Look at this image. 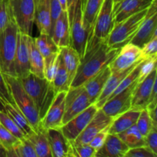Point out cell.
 I'll use <instances>...</instances> for the list:
<instances>
[{
	"instance_id": "cell-1",
	"label": "cell",
	"mask_w": 157,
	"mask_h": 157,
	"mask_svg": "<svg viewBox=\"0 0 157 157\" xmlns=\"http://www.w3.org/2000/svg\"><path fill=\"white\" fill-rule=\"evenodd\" d=\"M119 51V48L110 47L106 40L97 39L89 35L85 52L70 87L83 85L87 80L108 66Z\"/></svg>"
},
{
	"instance_id": "cell-2",
	"label": "cell",
	"mask_w": 157,
	"mask_h": 157,
	"mask_svg": "<svg viewBox=\"0 0 157 157\" xmlns=\"http://www.w3.org/2000/svg\"><path fill=\"white\" fill-rule=\"evenodd\" d=\"M18 79L35 104L40 118L42 120L56 94L52 84L44 78H39L31 72Z\"/></svg>"
},
{
	"instance_id": "cell-3",
	"label": "cell",
	"mask_w": 157,
	"mask_h": 157,
	"mask_svg": "<svg viewBox=\"0 0 157 157\" xmlns=\"http://www.w3.org/2000/svg\"><path fill=\"white\" fill-rule=\"evenodd\" d=\"M3 76L15 105L25 117L34 130H38L42 127L39 113L32 100L21 85L19 79L16 77L6 74H3Z\"/></svg>"
},
{
	"instance_id": "cell-4",
	"label": "cell",
	"mask_w": 157,
	"mask_h": 157,
	"mask_svg": "<svg viewBox=\"0 0 157 157\" xmlns=\"http://www.w3.org/2000/svg\"><path fill=\"white\" fill-rule=\"evenodd\" d=\"M18 32L19 29L12 15L5 30L0 34V71L15 77V55Z\"/></svg>"
},
{
	"instance_id": "cell-5",
	"label": "cell",
	"mask_w": 157,
	"mask_h": 157,
	"mask_svg": "<svg viewBox=\"0 0 157 157\" xmlns=\"http://www.w3.org/2000/svg\"><path fill=\"white\" fill-rule=\"evenodd\" d=\"M147 9L140 11L120 22L115 23L106 40L107 44L113 48L120 49L126 44L130 43L146 17Z\"/></svg>"
},
{
	"instance_id": "cell-6",
	"label": "cell",
	"mask_w": 157,
	"mask_h": 157,
	"mask_svg": "<svg viewBox=\"0 0 157 157\" xmlns=\"http://www.w3.org/2000/svg\"><path fill=\"white\" fill-rule=\"evenodd\" d=\"M9 5L20 32L32 36L35 24V0H9Z\"/></svg>"
},
{
	"instance_id": "cell-7",
	"label": "cell",
	"mask_w": 157,
	"mask_h": 157,
	"mask_svg": "<svg viewBox=\"0 0 157 157\" xmlns=\"http://www.w3.org/2000/svg\"><path fill=\"white\" fill-rule=\"evenodd\" d=\"M92 104L93 103L84 86L70 87L66 94L62 125L81 113Z\"/></svg>"
},
{
	"instance_id": "cell-8",
	"label": "cell",
	"mask_w": 157,
	"mask_h": 157,
	"mask_svg": "<svg viewBox=\"0 0 157 157\" xmlns=\"http://www.w3.org/2000/svg\"><path fill=\"white\" fill-rule=\"evenodd\" d=\"M82 9V2H78L75 7L73 15L69 19L71 35L70 46L78 52L80 58H82L84 55L89 36V32L86 30L83 24Z\"/></svg>"
},
{
	"instance_id": "cell-9",
	"label": "cell",
	"mask_w": 157,
	"mask_h": 157,
	"mask_svg": "<svg viewBox=\"0 0 157 157\" xmlns=\"http://www.w3.org/2000/svg\"><path fill=\"white\" fill-rule=\"evenodd\" d=\"M113 8V0H104L95 19L93 29L89 34L90 36L99 40H107L115 24Z\"/></svg>"
},
{
	"instance_id": "cell-10",
	"label": "cell",
	"mask_w": 157,
	"mask_h": 157,
	"mask_svg": "<svg viewBox=\"0 0 157 157\" xmlns=\"http://www.w3.org/2000/svg\"><path fill=\"white\" fill-rule=\"evenodd\" d=\"M140 48L132 43H127L120 48L119 52L109 64L111 72L123 71L133 67L139 61L145 59Z\"/></svg>"
},
{
	"instance_id": "cell-11",
	"label": "cell",
	"mask_w": 157,
	"mask_h": 157,
	"mask_svg": "<svg viewBox=\"0 0 157 157\" xmlns=\"http://www.w3.org/2000/svg\"><path fill=\"white\" fill-rule=\"evenodd\" d=\"M156 35H157V2L154 0L147 9L146 17L130 43L141 48Z\"/></svg>"
},
{
	"instance_id": "cell-12",
	"label": "cell",
	"mask_w": 157,
	"mask_h": 157,
	"mask_svg": "<svg viewBox=\"0 0 157 157\" xmlns=\"http://www.w3.org/2000/svg\"><path fill=\"white\" fill-rule=\"evenodd\" d=\"M137 83V81H136L125 90L109 98L100 109H101L107 116L113 119L130 110L131 107L132 95Z\"/></svg>"
},
{
	"instance_id": "cell-13",
	"label": "cell",
	"mask_w": 157,
	"mask_h": 157,
	"mask_svg": "<svg viewBox=\"0 0 157 157\" xmlns=\"http://www.w3.org/2000/svg\"><path fill=\"white\" fill-rule=\"evenodd\" d=\"M98 110V107L92 104L79 114L63 124L60 127L63 134L68 140H75L87 127Z\"/></svg>"
},
{
	"instance_id": "cell-14",
	"label": "cell",
	"mask_w": 157,
	"mask_h": 157,
	"mask_svg": "<svg viewBox=\"0 0 157 157\" xmlns=\"http://www.w3.org/2000/svg\"><path fill=\"white\" fill-rule=\"evenodd\" d=\"M156 68L150 72L142 81L137 83L133 90L131 100V109L141 110L145 109L150 101L153 84L156 81Z\"/></svg>"
},
{
	"instance_id": "cell-15",
	"label": "cell",
	"mask_w": 157,
	"mask_h": 157,
	"mask_svg": "<svg viewBox=\"0 0 157 157\" xmlns=\"http://www.w3.org/2000/svg\"><path fill=\"white\" fill-rule=\"evenodd\" d=\"M66 94V91H61L55 94L52 104L41 120V127L45 130L58 128L62 126Z\"/></svg>"
},
{
	"instance_id": "cell-16",
	"label": "cell",
	"mask_w": 157,
	"mask_h": 157,
	"mask_svg": "<svg viewBox=\"0 0 157 157\" xmlns=\"http://www.w3.org/2000/svg\"><path fill=\"white\" fill-rule=\"evenodd\" d=\"M29 36L20 31L18 32L15 55V72L18 78L30 73Z\"/></svg>"
},
{
	"instance_id": "cell-17",
	"label": "cell",
	"mask_w": 157,
	"mask_h": 157,
	"mask_svg": "<svg viewBox=\"0 0 157 157\" xmlns=\"http://www.w3.org/2000/svg\"><path fill=\"white\" fill-rule=\"evenodd\" d=\"M112 121L113 118L107 116L101 109H98L87 127L73 141L76 144H88L95 135L110 126Z\"/></svg>"
},
{
	"instance_id": "cell-18",
	"label": "cell",
	"mask_w": 157,
	"mask_h": 157,
	"mask_svg": "<svg viewBox=\"0 0 157 157\" xmlns=\"http://www.w3.org/2000/svg\"><path fill=\"white\" fill-rule=\"evenodd\" d=\"M46 131L52 156H75L71 143L63 134L60 127L47 129Z\"/></svg>"
},
{
	"instance_id": "cell-19",
	"label": "cell",
	"mask_w": 157,
	"mask_h": 157,
	"mask_svg": "<svg viewBox=\"0 0 157 157\" xmlns=\"http://www.w3.org/2000/svg\"><path fill=\"white\" fill-rule=\"evenodd\" d=\"M154 0H121L113 4L114 22L117 23L125 18L147 9Z\"/></svg>"
},
{
	"instance_id": "cell-20",
	"label": "cell",
	"mask_w": 157,
	"mask_h": 157,
	"mask_svg": "<svg viewBox=\"0 0 157 157\" xmlns=\"http://www.w3.org/2000/svg\"><path fill=\"white\" fill-rule=\"evenodd\" d=\"M51 36L58 47L70 46V23L67 11H62L59 17L57 18L52 28Z\"/></svg>"
},
{
	"instance_id": "cell-21",
	"label": "cell",
	"mask_w": 157,
	"mask_h": 157,
	"mask_svg": "<svg viewBox=\"0 0 157 157\" xmlns=\"http://www.w3.org/2000/svg\"><path fill=\"white\" fill-rule=\"evenodd\" d=\"M129 147L117 134L108 133L102 147L96 152L95 157H124Z\"/></svg>"
},
{
	"instance_id": "cell-22",
	"label": "cell",
	"mask_w": 157,
	"mask_h": 157,
	"mask_svg": "<svg viewBox=\"0 0 157 157\" xmlns=\"http://www.w3.org/2000/svg\"><path fill=\"white\" fill-rule=\"evenodd\" d=\"M35 24L39 34L52 33L50 0H35Z\"/></svg>"
},
{
	"instance_id": "cell-23",
	"label": "cell",
	"mask_w": 157,
	"mask_h": 157,
	"mask_svg": "<svg viewBox=\"0 0 157 157\" xmlns=\"http://www.w3.org/2000/svg\"><path fill=\"white\" fill-rule=\"evenodd\" d=\"M110 75H111V71L109 66H107L83 84L93 104H94L99 98Z\"/></svg>"
},
{
	"instance_id": "cell-24",
	"label": "cell",
	"mask_w": 157,
	"mask_h": 157,
	"mask_svg": "<svg viewBox=\"0 0 157 157\" xmlns=\"http://www.w3.org/2000/svg\"><path fill=\"white\" fill-rule=\"evenodd\" d=\"M141 110L131 109L118 115L112 121L109 126L108 133L111 134H119L127 130L132 126L135 125L137 121Z\"/></svg>"
},
{
	"instance_id": "cell-25",
	"label": "cell",
	"mask_w": 157,
	"mask_h": 157,
	"mask_svg": "<svg viewBox=\"0 0 157 157\" xmlns=\"http://www.w3.org/2000/svg\"><path fill=\"white\" fill-rule=\"evenodd\" d=\"M135 65H136V64H135ZM134 66H133V67H134ZM133 67L127 69V70L123 71L111 72V75L109 77L107 83H106L105 85H104V88H103L99 98H98L96 102L94 103V104L98 107V109L101 108V107H102L103 104L108 100V98H110V95L113 94V92L114 91V90H116L117 87H118L120 83L122 81V80L125 78L126 75L130 71V70H131Z\"/></svg>"
},
{
	"instance_id": "cell-26",
	"label": "cell",
	"mask_w": 157,
	"mask_h": 157,
	"mask_svg": "<svg viewBox=\"0 0 157 157\" xmlns=\"http://www.w3.org/2000/svg\"><path fill=\"white\" fill-rule=\"evenodd\" d=\"M25 137L33 146L37 157H52L45 129L41 127L38 130Z\"/></svg>"
},
{
	"instance_id": "cell-27",
	"label": "cell",
	"mask_w": 157,
	"mask_h": 157,
	"mask_svg": "<svg viewBox=\"0 0 157 157\" xmlns=\"http://www.w3.org/2000/svg\"><path fill=\"white\" fill-rule=\"evenodd\" d=\"M60 55L67 70V76H68V84L69 86H71V84L75 78V74L79 66L81 58L78 52L71 46L60 48Z\"/></svg>"
},
{
	"instance_id": "cell-28",
	"label": "cell",
	"mask_w": 157,
	"mask_h": 157,
	"mask_svg": "<svg viewBox=\"0 0 157 157\" xmlns=\"http://www.w3.org/2000/svg\"><path fill=\"white\" fill-rule=\"evenodd\" d=\"M29 63H30V72L39 78H44V61L42 55L37 48L35 39L32 36H29Z\"/></svg>"
},
{
	"instance_id": "cell-29",
	"label": "cell",
	"mask_w": 157,
	"mask_h": 157,
	"mask_svg": "<svg viewBox=\"0 0 157 157\" xmlns=\"http://www.w3.org/2000/svg\"><path fill=\"white\" fill-rule=\"evenodd\" d=\"M104 0H86L82 9L83 24L86 30L90 33L94 25L98 12Z\"/></svg>"
},
{
	"instance_id": "cell-30",
	"label": "cell",
	"mask_w": 157,
	"mask_h": 157,
	"mask_svg": "<svg viewBox=\"0 0 157 157\" xmlns=\"http://www.w3.org/2000/svg\"><path fill=\"white\" fill-rule=\"evenodd\" d=\"M5 110H6L7 114L12 118V121L21 130L25 136H29L35 132V130L32 128V127L29 124L25 117L17 108L16 106L6 103L5 104Z\"/></svg>"
},
{
	"instance_id": "cell-31",
	"label": "cell",
	"mask_w": 157,
	"mask_h": 157,
	"mask_svg": "<svg viewBox=\"0 0 157 157\" xmlns=\"http://www.w3.org/2000/svg\"><path fill=\"white\" fill-rule=\"evenodd\" d=\"M37 48L42 55L44 60L60 52V48L56 45L52 36L47 34H39V36L34 38Z\"/></svg>"
},
{
	"instance_id": "cell-32",
	"label": "cell",
	"mask_w": 157,
	"mask_h": 157,
	"mask_svg": "<svg viewBox=\"0 0 157 157\" xmlns=\"http://www.w3.org/2000/svg\"><path fill=\"white\" fill-rule=\"evenodd\" d=\"M117 135L129 149L146 146L145 139L140 133L136 124Z\"/></svg>"
},
{
	"instance_id": "cell-33",
	"label": "cell",
	"mask_w": 157,
	"mask_h": 157,
	"mask_svg": "<svg viewBox=\"0 0 157 157\" xmlns=\"http://www.w3.org/2000/svg\"><path fill=\"white\" fill-rule=\"evenodd\" d=\"M52 84L55 94L61 91L67 92V90L70 88V86L68 84L67 72L65 68V66L63 63L62 59H61V55H60V62L58 71H57V73Z\"/></svg>"
},
{
	"instance_id": "cell-34",
	"label": "cell",
	"mask_w": 157,
	"mask_h": 157,
	"mask_svg": "<svg viewBox=\"0 0 157 157\" xmlns=\"http://www.w3.org/2000/svg\"><path fill=\"white\" fill-rule=\"evenodd\" d=\"M37 157L33 146L25 136L15 147L7 152V157Z\"/></svg>"
},
{
	"instance_id": "cell-35",
	"label": "cell",
	"mask_w": 157,
	"mask_h": 157,
	"mask_svg": "<svg viewBox=\"0 0 157 157\" xmlns=\"http://www.w3.org/2000/svg\"><path fill=\"white\" fill-rule=\"evenodd\" d=\"M44 61V78L49 82L52 83L58 71L60 62V52L46 58Z\"/></svg>"
},
{
	"instance_id": "cell-36",
	"label": "cell",
	"mask_w": 157,
	"mask_h": 157,
	"mask_svg": "<svg viewBox=\"0 0 157 157\" xmlns=\"http://www.w3.org/2000/svg\"><path fill=\"white\" fill-rule=\"evenodd\" d=\"M136 126L138 130H139L140 133H141V135L144 137H145L148 134L149 132L153 127L156 128L153 126L151 118H150L148 111L146 108L141 110L139 117H138L137 121L136 123Z\"/></svg>"
},
{
	"instance_id": "cell-37",
	"label": "cell",
	"mask_w": 157,
	"mask_h": 157,
	"mask_svg": "<svg viewBox=\"0 0 157 157\" xmlns=\"http://www.w3.org/2000/svg\"><path fill=\"white\" fill-rule=\"evenodd\" d=\"M0 124L7 129L11 133L14 135L18 140H21L25 137L24 134L21 131L18 126L15 124L12 118L7 114L6 111H0Z\"/></svg>"
},
{
	"instance_id": "cell-38",
	"label": "cell",
	"mask_w": 157,
	"mask_h": 157,
	"mask_svg": "<svg viewBox=\"0 0 157 157\" xmlns=\"http://www.w3.org/2000/svg\"><path fill=\"white\" fill-rule=\"evenodd\" d=\"M19 140H20L15 137L7 129L0 124V144L6 148L7 152L15 147Z\"/></svg>"
},
{
	"instance_id": "cell-39",
	"label": "cell",
	"mask_w": 157,
	"mask_h": 157,
	"mask_svg": "<svg viewBox=\"0 0 157 157\" xmlns=\"http://www.w3.org/2000/svg\"><path fill=\"white\" fill-rule=\"evenodd\" d=\"M156 61L157 55L145 58L141 64L140 69L139 77H138L137 82L140 83L149 74L156 68Z\"/></svg>"
},
{
	"instance_id": "cell-40",
	"label": "cell",
	"mask_w": 157,
	"mask_h": 157,
	"mask_svg": "<svg viewBox=\"0 0 157 157\" xmlns=\"http://www.w3.org/2000/svg\"><path fill=\"white\" fill-rule=\"evenodd\" d=\"M73 147L75 156L78 157H94L96 150L89 144H76L73 140H70Z\"/></svg>"
},
{
	"instance_id": "cell-41",
	"label": "cell",
	"mask_w": 157,
	"mask_h": 157,
	"mask_svg": "<svg viewBox=\"0 0 157 157\" xmlns=\"http://www.w3.org/2000/svg\"><path fill=\"white\" fill-rule=\"evenodd\" d=\"M12 15L9 0H0V34L5 30Z\"/></svg>"
},
{
	"instance_id": "cell-42",
	"label": "cell",
	"mask_w": 157,
	"mask_h": 157,
	"mask_svg": "<svg viewBox=\"0 0 157 157\" xmlns=\"http://www.w3.org/2000/svg\"><path fill=\"white\" fill-rule=\"evenodd\" d=\"M157 154L153 153L147 146L130 148L124 157H156Z\"/></svg>"
},
{
	"instance_id": "cell-43",
	"label": "cell",
	"mask_w": 157,
	"mask_h": 157,
	"mask_svg": "<svg viewBox=\"0 0 157 157\" xmlns=\"http://www.w3.org/2000/svg\"><path fill=\"white\" fill-rule=\"evenodd\" d=\"M0 98L4 101V103H8L11 104L12 105H15L13 99L9 92V87H8L7 84L5 81L3 73L0 71Z\"/></svg>"
},
{
	"instance_id": "cell-44",
	"label": "cell",
	"mask_w": 157,
	"mask_h": 157,
	"mask_svg": "<svg viewBox=\"0 0 157 157\" xmlns=\"http://www.w3.org/2000/svg\"><path fill=\"white\" fill-rule=\"evenodd\" d=\"M141 51L145 58L157 55V35H154L148 42L146 43L141 48Z\"/></svg>"
},
{
	"instance_id": "cell-45",
	"label": "cell",
	"mask_w": 157,
	"mask_h": 157,
	"mask_svg": "<svg viewBox=\"0 0 157 157\" xmlns=\"http://www.w3.org/2000/svg\"><path fill=\"white\" fill-rule=\"evenodd\" d=\"M108 130H109V126L107 127H106L105 129H104L103 130H101V132L98 133V134L95 135L94 136L93 139L91 140L90 143H89V145L90 147H93L96 151H98L100 148L103 146V144L105 142L106 139H107V136L108 135Z\"/></svg>"
},
{
	"instance_id": "cell-46",
	"label": "cell",
	"mask_w": 157,
	"mask_h": 157,
	"mask_svg": "<svg viewBox=\"0 0 157 157\" xmlns=\"http://www.w3.org/2000/svg\"><path fill=\"white\" fill-rule=\"evenodd\" d=\"M144 139L146 146L149 147L153 153L157 154V128L153 127L144 137Z\"/></svg>"
},
{
	"instance_id": "cell-47",
	"label": "cell",
	"mask_w": 157,
	"mask_h": 157,
	"mask_svg": "<svg viewBox=\"0 0 157 157\" xmlns=\"http://www.w3.org/2000/svg\"><path fill=\"white\" fill-rule=\"evenodd\" d=\"M61 4L58 0H50V12H51V21H52V31L54 24L57 18L59 17L62 12ZM52 35V33H51Z\"/></svg>"
},
{
	"instance_id": "cell-48",
	"label": "cell",
	"mask_w": 157,
	"mask_h": 157,
	"mask_svg": "<svg viewBox=\"0 0 157 157\" xmlns=\"http://www.w3.org/2000/svg\"><path fill=\"white\" fill-rule=\"evenodd\" d=\"M78 2H81L83 4V7H84L86 0H67V14H68V19H70V18L72 17V15H73L74 12H75V7Z\"/></svg>"
},
{
	"instance_id": "cell-49",
	"label": "cell",
	"mask_w": 157,
	"mask_h": 157,
	"mask_svg": "<svg viewBox=\"0 0 157 157\" xmlns=\"http://www.w3.org/2000/svg\"><path fill=\"white\" fill-rule=\"evenodd\" d=\"M0 157H7V150L0 144Z\"/></svg>"
},
{
	"instance_id": "cell-50",
	"label": "cell",
	"mask_w": 157,
	"mask_h": 157,
	"mask_svg": "<svg viewBox=\"0 0 157 157\" xmlns=\"http://www.w3.org/2000/svg\"><path fill=\"white\" fill-rule=\"evenodd\" d=\"M61 4V9L63 11H67V0H58Z\"/></svg>"
},
{
	"instance_id": "cell-51",
	"label": "cell",
	"mask_w": 157,
	"mask_h": 157,
	"mask_svg": "<svg viewBox=\"0 0 157 157\" xmlns=\"http://www.w3.org/2000/svg\"><path fill=\"white\" fill-rule=\"evenodd\" d=\"M0 111H6V110H5V103L1 98H0Z\"/></svg>"
},
{
	"instance_id": "cell-52",
	"label": "cell",
	"mask_w": 157,
	"mask_h": 157,
	"mask_svg": "<svg viewBox=\"0 0 157 157\" xmlns=\"http://www.w3.org/2000/svg\"><path fill=\"white\" fill-rule=\"evenodd\" d=\"M113 4H115V3L118 2H120L121 0H113Z\"/></svg>"
}]
</instances>
